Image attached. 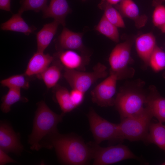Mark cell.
<instances>
[{"label":"cell","mask_w":165,"mask_h":165,"mask_svg":"<svg viewBox=\"0 0 165 165\" xmlns=\"http://www.w3.org/2000/svg\"><path fill=\"white\" fill-rule=\"evenodd\" d=\"M82 36V33L74 32L65 27L58 37V45L61 50H77L86 54Z\"/></svg>","instance_id":"obj_12"},{"label":"cell","mask_w":165,"mask_h":165,"mask_svg":"<svg viewBox=\"0 0 165 165\" xmlns=\"http://www.w3.org/2000/svg\"><path fill=\"white\" fill-rule=\"evenodd\" d=\"M53 63L52 65L37 76V78L43 81L48 89L54 87L57 85L61 75V71L64 68L58 60L55 57Z\"/></svg>","instance_id":"obj_19"},{"label":"cell","mask_w":165,"mask_h":165,"mask_svg":"<svg viewBox=\"0 0 165 165\" xmlns=\"http://www.w3.org/2000/svg\"><path fill=\"white\" fill-rule=\"evenodd\" d=\"M48 138V142L42 147L54 148L58 159L63 164L86 165L92 159V150L90 144H85L79 137L60 134L57 132Z\"/></svg>","instance_id":"obj_1"},{"label":"cell","mask_w":165,"mask_h":165,"mask_svg":"<svg viewBox=\"0 0 165 165\" xmlns=\"http://www.w3.org/2000/svg\"><path fill=\"white\" fill-rule=\"evenodd\" d=\"M149 65L156 72L165 68V52L157 45L150 57Z\"/></svg>","instance_id":"obj_27"},{"label":"cell","mask_w":165,"mask_h":165,"mask_svg":"<svg viewBox=\"0 0 165 165\" xmlns=\"http://www.w3.org/2000/svg\"><path fill=\"white\" fill-rule=\"evenodd\" d=\"M0 149L6 153L12 152L18 155L24 149L18 134L9 124L2 122L0 125Z\"/></svg>","instance_id":"obj_10"},{"label":"cell","mask_w":165,"mask_h":165,"mask_svg":"<svg viewBox=\"0 0 165 165\" xmlns=\"http://www.w3.org/2000/svg\"><path fill=\"white\" fill-rule=\"evenodd\" d=\"M146 97L144 94L136 90H121L115 98L114 105L121 119L141 112L144 108Z\"/></svg>","instance_id":"obj_6"},{"label":"cell","mask_w":165,"mask_h":165,"mask_svg":"<svg viewBox=\"0 0 165 165\" xmlns=\"http://www.w3.org/2000/svg\"><path fill=\"white\" fill-rule=\"evenodd\" d=\"M110 4L114 5H116L118 4L121 0H106Z\"/></svg>","instance_id":"obj_33"},{"label":"cell","mask_w":165,"mask_h":165,"mask_svg":"<svg viewBox=\"0 0 165 165\" xmlns=\"http://www.w3.org/2000/svg\"><path fill=\"white\" fill-rule=\"evenodd\" d=\"M85 93L76 89H72L70 92L72 101L75 107L80 105L83 102Z\"/></svg>","instance_id":"obj_30"},{"label":"cell","mask_w":165,"mask_h":165,"mask_svg":"<svg viewBox=\"0 0 165 165\" xmlns=\"http://www.w3.org/2000/svg\"><path fill=\"white\" fill-rule=\"evenodd\" d=\"M98 7L104 11L103 15L110 22L117 28H124L125 27L122 15L112 5L106 0H102L98 4Z\"/></svg>","instance_id":"obj_22"},{"label":"cell","mask_w":165,"mask_h":165,"mask_svg":"<svg viewBox=\"0 0 165 165\" xmlns=\"http://www.w3.org/2000/svg\"><path fill=\"white\" fill-rule=\"evenodd\" d=\"M87 116L96 143L98 144L105 140L117 141L118 124L104 119L92 108L90 109Z\"/></svg>","instance_id":"obj_8"},{"label":"cell","mask_w":165,"mask_h":165,"mask_svg":"<svg viewBox=\"0 0 165 165\" xmlns=\"http://www.w3.org/2000/svg\"><path fill=\"white\" fill-rule=\"evenodd\" d=\"M162 1H165V0H161Z\"/></svg>","instance_id":"obj_36"},{"label":"cell","mask_w":165,"mask_h":165,"mask_svg":"<svg viewBox=\"0 0 165 165\" xmlns=\"http://www.w3.org/2000/svg\"><path fill=\"white\" fill-rule=\"evenodd\" d=\"M156 45L155 37L151 33L141 35L135 40L137 53L146 67L149 65L150 57Z\"/></svg>","instance_id":"obj_16"},{"label":"cell","mask_w":165,"mask_h":165,"mask_svg":"<svg viewBox=\"0 0 165 165\" xmlns=\"http://www.w3.org/2000/svg\"><path fill=\"white\" fill-rule=\"evenodd\" d=\"M95 29L116 42L119 41L117 27L109 21L103 15Z\"/></svg>","instance_id":"obj_24"},{"label":"cell","mask_w":165,"mask_h":165,"mask_svg":"<svg viewBox=\"0 0 165 165\" xmlns=\"http://www.w3.org/2000/svg\"><path fill=\"white\" fill-rule=\"evenodd\" d=\"M21 14L18 13L13 15L8 20L1 24V29L3 31L20 32L27 35L33 33L36 28L29 26L22 18Z\"/></svg>","instance_id":"obj_20"},{"label":"cell","mask_w":165,"mask_h":165,"mask_svg":"<svg viewBox=\"0 0 165 165\" xmlns=\"http://www.w3.org/2000/svg\"><path fill=\"white\" fill-rule=\"evenodd\" d=\"M131 44L126 41L118 44L112 51L109 58L110 73L116 75L118 80L132 77L134 70L128 67L131 60Z\"/></svg>","instance_id":"obj_7"},{"label":"cell","mask_w":165,"mask_h":165,"mask_svg":"<svg viewBox=\"0 0 165 165\" xmlns=\"http://www.w3.org/2000/svg\"><path fill=\"white\" fill-rule=\"evenodd\" d=\"M145 143H153L165 151V125L162 123H151Z\"/></svg>","instance_id":"obj_21"},{"label":"cell","mask_w":165,"mask_h":165,"mask_svg":"<svg viewBox=\"0 0 165 165\" xmlns=\"http://www.w3.org/2000/svg\"></svg>","instance_id":"obj_37"},{"label":"cell","mask_w":165,"mask_h":165,"mask_svg":"<svg viewBox=\"0 0 165 165\" xmlns=\"http://www.w3.org/2000/svg\"><path fill=\"white\" fill-rule=\"evenodd\" d=\"M54 57L37 51L29 60L24 74L28 77L40 74L53 62Z\"/></svg>","instance_id":"obj_14"},{"label":"cell","mask_w":165,"mask_h":165,"mask_svg":"<svg viewBox=\"0 0 165 165\" xmlns=\"http://www.w3.org/2000/svg\"><path fill=\"white\" fill-rule=\"evenodd\" d=\"M118 80L116 75L110 73L109 76L96 86L91 92L93 102L102 107L114 105V96Z\"/></svg>","instance_id":"obj_9"},{"label":"cell","mask_w":165,"mask_h":165,"mask_svg":"<svg viewBox=\"0 0 165 165\" xmlns=\"http://www.w3.org/2000/svg\"><path fill=\"white\" fill-rule=\"evenodd\" d=\"M71 11L67 0H51L49 5L42 11L43 17L53 18L64 26L66 17Z\"/></svg>","instance_id":"obj_15"},{"label":"cell","mask_w":165,"mask_h":165,"mask_svg":"<svg viewBox=\"0 0 165 165\" xmlns=\"http://www.w3.org/2000/svg\"><path fill=\"white\" fill-rule=\"evenodd\" d=\"M2 86L9 88L28 89L29 87L28 77L25 74L16 75L1 81Z\"/></svg>","instance_id":"obj_26"},{"label":"cell","mask_w":165,"mask_h":165,"mask_svg":"<svg viewBox=\"0 0 165 165\" xmlns=\"http://www.w3.org/2000/svg\"><path fill=\"white\" fill-rule=\"evenodd\" d=\"M149 89L145 105L159 122H165V98L160 94L154 86H151Z\"/></svg>","instance_id":"obj_13"},{"label":"cell","mask_w":165,"mask_h":165,"mask_svg":"<svg viewBox=\"0 0 165 165\" xmlns=\"http://www.w3.org/2000/svg\"><path fill=\"white\" fill-rule=\"evenodd\" d=\"M54 87L55 98L63 114L70 112L76 108L72 101L70 92L67 88L57 85Z\"/></svg>","instance_id":"obj_23"},{"label":"cell","mask_w":165,"mask_h":165,"mask_svg":"<svg viewBox=\"0 0 165 165\" xmlns=\"http://www.w3.org/2000/svg\"><path fill=\"white\" fill-rule=\"evenodd\" d=\"M162 32L165 33V23L160 28Z\"/></svg>","instance_id":"obj_34"},{"label":"cell","mask_w":165,"mask_h":165,"mask_svg":"<svg viewBox=\"0 0 165 165\" xmlns=\"http://www.w3.org/2000/svg\"><path fill=\"white\" fill-rule=\"evenodd\" d=\"M6 152L0 149V165H2L9 163H16V161L9 157Z\"/></svg>","instance_id":"obj_31"},{"label":"cell","mask_w":165,"mask_h":165,"mask_svg":"<svg viewBox=\"0 0 165 165\" xmlns=\"http://www.w3.org/2000/svg\"><path fill=\"white\" fill-rule=\"evenodd\" d=\"M20 90L9 88L6 94L2 97L1 109L3 112L6 113L9 112L10 111L11 106L18 101L26 102L28 101L26 98L22 97Z\"/></svg>","instance_id":"obj_25"},{"label":"cell","mask_w":165,"mask_h":165,"mask_svg":"<svg viewBox=\"0 0 165 165\" xmlns=\"http://www.w3.org/2000/svg\"><path fill=\"white\" fill-rule=\"evenodd\" d=\"M90 144L92 150L93 165H110L129 159L140 160L139 157L124 145L103 147L96 143Z\"/></svg>","instance_id":"obj_4"},{"label":"cell","mask_w":165,"mask_h":165,"mask_svg":"<svg viewBox=\"0 0 165 165\" xmlns=\"http://www.w3.org/2000/svg\"><path fill=\"white\" fill-rule=\"evenodd\" d=\"M60 24L54 20L51 23L45 24L36 35L37 50L44 52L56 34Z\"/></svg>","instance_id":"obj_18"},{"label":"cell","mask_w":165,"mask_h":165,"mask_svg":"<svg viewBox=\"0 0 165 165\" xmlns=\"http://www.w3.org/2000/svg\"><path fill=\"white\" fill-rule=\"evenodd\" d=\"M48 0H20V7L18 13L21 14L24 11L32 10L35 12L43 11L47 6Z\"/></svg>","instance_id":"obj_28"},{"label":"cell","mask_w":165,"mask_h":165,"mask_svg":"<svg viewBox=\"0 0 165 165\" xmlns=\"http://www.w3.org/2000/svg\"><path fill=\"white\" fill-rule=\"evenodd\" d=\"M11 0H0V9L6 11H11Z\"/></svg>","instance_id":"obj_32"},{"label":"cell","mask_w":165,"mask_h":165,"mask_svg":"<svg viewBox=\"0 0 165 165\" xmlns=\"http://www.w3.org/2000/svg\"><path fill=\"white\" fill-rule=\"evenodd\" d=\"M33 129L28 137V142L31 150L38 151L42 147L41 141L58 132L57 126L63 119L64 114H56L43 101L37 103Z\"/></svg>","instance_id":"obj_2"},{"label":"cell","mask_w":165,"mask_h":165,"mask_svg":"<svg viewBox=\"0 0 165 165\" xmlns=\"http://www.w3.org/2000/svg\"><path fill=\"white\" fill-rule=\"evenodd\" d=\"M59 61L64 69L84 71L90 61L87 54H79L73 50H61L54 56Z\"/></svg>","instance_id":"obj_11"},{"label":"cell","mask_w":165,"mask_h":165,"mask_svg":"<svg viewBox=\"0 0 165 165\" xmlns=\"http://www.w3.org/2000/svg\"><path fill=\"white\" fill-rule=\"evenodd\" d=\"M116 6L121 15L134 20L137 27H141L146 23L147 16L140 14L137 5L132 0H121Z\"/></svg>","instance_id":"obj_17"},{"label":"cell","mask_w":165,"mask_h":165,"mask_svg":"<svg viewBox=\"0 0 165 165\" xmlns=\"http://www.w3.org/2000/svg\"><path fill=\"white\" fill-rule=\"evenodd\" d=\"M106 69L104 65L98 63L90 72L64 69L63 76L72 89L85 93L97 80L107 76Z\"/></svg>","instance_id":"obj_5"},{"label":"cell","mask_w":165,"mask_h":165,"mask_svg":"<svg viewBox=\"0 0 165 165\" xmlns=\"http://www.w3.org/2000/svg\"><path fill=\"white\" fill-rule=\"evenodd\" d=\"M153 117L151 111L146 106L138 113L121 119L118 124L117 141L126 139L145 143Z\"/></svg>","instance_id":"obj_3"},{"label":"cell","mask_w":165,"mask_h":165,"mask_svg":"<svg viewBox=\"0 0 165 165\" xmlns=\"http://www.w3.org/2000/svg\"><path fill=\"white\" fill-rule=\"evenodd\" d=\"M154 25L160 28L165 23V6L161 4L156 5L152 16Z\"/></svg>","instance_id":"obj_29"},{"label":"cell","mask_w":165,"mask_h":165,"mask_svg":"<svg viewBox=\"0 0 165 165\" xmlns=\"http://www.w3.org/2000/svg\"><path fill=\"white\" fill-rule=\"evenodd\" d=\"M163 77L165 79V71L164 72L163 74Z\"/></svg>","instance_id":"obj_35"}]
</instances>
